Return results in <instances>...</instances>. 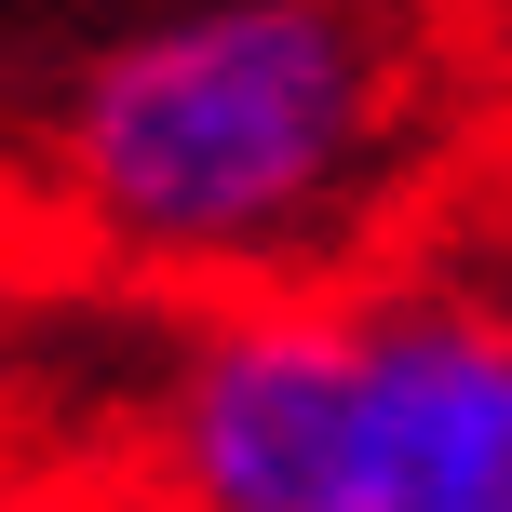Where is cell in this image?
<instances>
[{"instance_id":"1","label":"cell","mask_w":512,"mask_h":512,"mask_svg":"<svg viewBox=\"0 0 512 512\" xmlns=\"http://www.w3.org/2000/svg\"><path fill=\"white\" fill-rule=\"evenodd\" d=\"M472 95L432 0H189L68 81L41 162L108 270L216 310L364 283L351 256L405 243L418 189L459 176Z\"/></svg>"},{"instance_id":"3","label":"cell","mask_w":512,"mask_h":512,"mask_svg":"<svg viewBox=\"0 0 512 512\" xmlns=\"http://www.w3.org/2000/svg\"><path fill=\"white\" fill-rule=\"evenodd\" d=\"M351 512H512V283L472 256H378Z\"/></svg>"},{"instance_id":"6","label":"cell","mask_w":512,"mask_h":512,"mask_svg":"<svg viewBox=\"0 0 512 512\" xmlns=\"http://www.w3.org/2000/svg\"><path fill=\"white\" fill-rule=\"evenodd\" d=\"M432 27L459 41L472 81H512V0H432Z\"/></svg>"},{"instance_id":"5","label":"cell","mask_w":512,"mask_h":512,"mask_svg":"<svg viewBox=\"0 0 512 512\" xmlns=\"http://www.w3.org/2000/svg\"><path fill=\"white\" fill-rule=\"evenodd\" d=\"M0 512H162L135 472H27V486H0Z\"/></svg>"},{"instance_id":"2","label":"cell","mask_w":512,"mask_h":512,"mask_svg":"<svg viewBox=\"0 0 512 512\" xmlns=\"http://www.w3.org/2000/svg\"><path fill=\"white\" fill-rule=\"evenodd\" d=\"M364 459V297H216L176 324L135 405V486L162 512H351Z\"/></svg>"},{"instance_id":"4","label":"cell","mask_w":512,"mask_h":512,"mask_svg":"<svg viewBox=\"0 0 512 512\" xmlns=\"http://www.w3.org/2000/svg\"><path fill=\"white\" fill-rule=\"evenodd\" d=\"M459 243H472V270H499L512 283V81H486L472 95V135H459Z\"/></svg>"}]
</instances>
